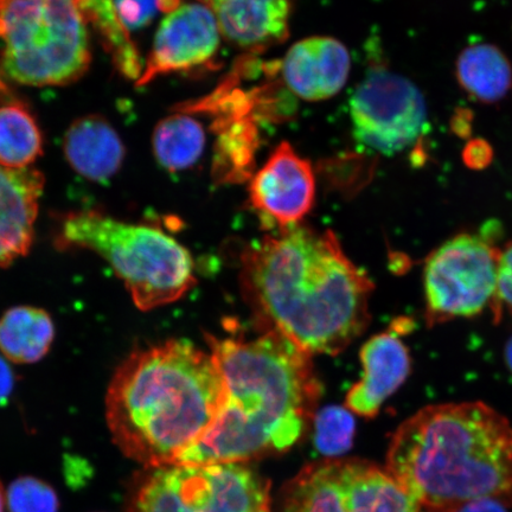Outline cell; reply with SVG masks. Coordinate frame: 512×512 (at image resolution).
<instances>
[{"instance_id": "6da1fadb", "label": "cell", "mask_w": 512, "mask_h": 512, "mask_svg": "<svg viewBox=\"0 0 512 512\" xmlns=\"http://www.w3.org/2000/svg\"><path fill=\"white\" fill-rule=\"evenodd\" d=\"M240 283L260 328L311 356L341 354L370 323L374 283L330 230L298 224L254 242Z\"/></svg>"}, {"instance_id": "7a4b0ae2", "label": "cell", "mask_w": 512, "mask_h": 512, "mask_svg": "<svg viewBox=\"0 0 512 512\" xmlns=\"http://www.w3.org/2000/svg\"><path fill=\"white\" fill-rule=\"evenodd\" d=\"M207 341L226 400L213 427L177 465L243 463L296 444L322 394L311 355L277 332Z\"/></svg>"}, {"instance_id": "3957f363", "label": "cell", "mask_w": 512, "mask_h": 512, "mask_svg": "<svg viewBox=\"0 0 512 512\" xmlns=\"http://www.w3.org/2000/svg\"><path fill=\"white\" fill-rule=\"evenodd\" d=\"M226 400L210 352L171 339L132 352L115 371L106 395L114 444L150 469L177 465L203 439Z\"/></svg>"}, {"instance_id": "277c9868", "label": "cell", "mask_w": 512, "mask_h": 512, "mask_svg": "<svg viewBox=\"0 0 512 512\" xmlns=\"http://www.w3.org/2000/svg\"><path fill=\"white\" fill-rule=\"evenodd\" d=\"M387 471L431 511L479 499L512 507V426L480 401L427 406L393 434Z\"/></svg>"}, {"instance_id": "5b68a950", "label": "cell", "mask_w": 512, "mask_h": 512, "mask_svg": "<svg viewBox=\"0 0 512 512\" xmlns=\"http://www.w3.org/2000/svg\"><path fill=\"white\" fill-rule=\"evenodd\" d=\"M59 243L102 256L142 311L177 302L196 283L188 249L157 227L82 211L64 220Z\"/></svg>"}, {"instance_id": "8992f818", "label": "cell", "mask_w": 512, "mask_h": 512, "mask_svg": "<svg viewBox=\"0 0 512 512\" xmlns=\"http://www.w3.org/2000/svg\"><path fill=\"white\" fill-rule=\"evenodd\" d=\"M80 0H0V69L22 85H68L91 63Z\"/></svg>"}, {"instance_id": "52a82bcc", "label": "cell", "mask_w": 512, "mask_h": 512, "mask_svg": "<svg viewBox=\"0 0 512 512\" xmlns=\"http://www.w3.org/2000/svg\"><path fill=\"white\" fill-rule=\"evenodd\" d=\"M270 484L241 463L157 467L128 512H270Z\"/></svg>"}, {"instance_id": "ba28073f", "label": "cell", "mask_w": 512, "mask_h": 512, "mask_svg": "<svg viewBox=\"0 0 512 512\" xmlns=\"http://www.w3.org/2000/svg\"><path fill=\"white\" fill-rule=\"evenodd\" d=\"M501 249L484 235L460 234L435 249L425 262L428 326L494 312Z\"/></svg>"}, {"instance_id": "9c48e42d", "label": "cell", "mask_w": 512, "mask_h": 512, "mask_svg": "<svg viewBox=\"0 0 512 512\" xmlns=\"http://www.w3.org/2000/svg\"><path fill=\"white\" fill-rule=\"evenodd\" d=\"M284 512H418L420 505L380 466L361 459L323 460L286 485Z\"/></svg>"}, {"instance_id": "30bf717a", "label": "cell", "mask_w": 512, "mask_h": 512, "mask_svg": "<svg viewBox=\"0 0 512 512\" xmlns=\"http://www.w3.org/2000/svg\"><path fill=\"white\" fill-rule=\"evenodd\" d=\"M355 138L383 155L418 143L427 123L424 96L413 83L386 67L373 66L350 101Z\"/></svg>"}, {"instance_id": "8fae6325", "label": "cell", "mask_w": 512, "mask_h": 512, "mask_svg": "<svg viewBox=\"0 0 512 512\" xmlns=\"http://www.w3.org/2000/svg\"><path fill=\"white\" fill-rule=\"evenodd\" d=\"M220 42L219 23L203 0L179 5L160 23L137 86L204 66L216 56Z\"/></svg>"}, {"instance_id": "7c38bea8", "label": "cell", "mask_w": 512, "mask_h": 512, "mask_svg": "<svg viewBox=\"0 0 512 512\" xmlns=\"http://www.w3.org/2000/svg\"><path fill=\"white\" fill-rule=\"evenodd\" d=\"M316 200V177L309 160L283 142L249 185V201L268 228L298 226Z\"/></svg>"}, {"instance_id": "4fadbf2b", "label": "cell", "mask_w": 512, "mask_h": 512, "mask_svg": "<svg viewBox=\"0 0 512 512\" xmlns=\"http://www.w3.org/2000/svg\"><path fill=\"white\" fill-rule=\"evenodd\" d=\"M350 54L332 37H310L287 51L281 74L286 86L298 98L322 101L337 95L347 83Z\"/></svg>"}, {"instance_id": "5bb4252c", "label": "cell", "mask_w": 512, "mask_h": 512, "mask_svg": "<svg viewBox=\"0 0 512 512\" xmlns=\"http://www.w3.org/2000/svg\"><path fill=\"white\" fill-rule=\"evenodd\" d=\"M361 362L362 379L349 390L345 405L350 412L373 419L411 374V355L399 332L387 331L363 345Z\"/></svg>"}, {"instance_id": "9a60e30c", "label": "cell", "mask_w": 512, "mask_h": 512, "mask_svg": "<svg viewBox=\"0 0 512 512\" xmlns=\"http://www.w3.org/2000/svg\"><path fill=\"white\" fill-rule=\"evenodd\" d=\"M43 187L41 172L0 166V267L29 252Z\"/></svg>"}, {"instance_id": "2e32d148", "label": "cell", "mask_w": 512, "mask_h": 512, "mask_svg": "<svg viewBox=\"0 0 512 512\" xmlns=\"http://www.w3.org/2000/svg\"><path fill=\"white\" fill-rule=\"evenodd\" d=\"M219 23L221 35L245 49L258 50L288 36L293 0H203Z\"/></svg>"}, {"instance_id": "e0dca14e", "label": "cell", "mask_w": 512, "mask_h": 512, "mask_svg": "<svg viewBox=\"0 0 512 512\" xmlns=\"http://www.w3.org/2000/svg\"><path fill=\"white\" fill-rule=\"evenodd\" d=\"M68 163L93 182H106L120 170L125 147L104 118L89 115L75 121L64 138Z\"/></svg>"}, {"instance_id": "ac0fdd59", "label": "cell", "mask_w": 512, "mask_h": 512, "mask_svg": "<svg viewBox=\"0 0 512 512\" xmlns=\"http://www.w3.org/2000/svg\"><path fill=\"white\" fill-rule=\"evenodd\" d=\"M457 79L464 91L483 104H495L512 86L508 57L492 44L466 48L457 60Z\"/></svg>"}, {"instance_id": "d6986e66", "label": "cell", "mask_w": 512, "mask_h": 512, "mask_svg": "<svg viewBox=\"0 0 512 512\" xmlns=\"http://www.w3.org/2000/svg\"><path fill=\"white\" fill-rule=\"evenodd\" d=\"M55 335L53 320L46 311L18 306L0 319V350L12 362L27 364L48 354Z\"/></svg>"}, {"instance_id": "ffe728a7", "label": "cell", "mask_w": 512, "mask_h": 512, "mask_svg": "<svg viewBox=\"0 0 512 512\" xmlns=\"http://www.w3.org/2000/svg\"><path fill=\"white\" fill-rule=\"evenodd\" d=\"M153 152L158 163L171 172L194 166L206 149V132L200 121L188 114H172L153 132Z\"/></svg>"}, {"instance_id": "44dd1931", "label": "cell", "mask_w": 512, "mask_h": 512, "mask_svg": "<svg viewBox=\"0 0 512 512\" xmlns=\"http://www.w3.org/2000/svg\"><path fill=\"white\" fill-rule=\"evenodd\" d=\"M42 134L22 105L0 107V166L25 169L41 156Z\"/></svg>"}, {"instance_id": "7402d4cb", "label": "cell", "mask_w": 512, "mask_h": 512, "mask_svg": "<svg viewBox=\"0 0 512 512\" xmlns=\"http://www.w3.org/2000/svg\"><path fill=\"white\" fill-rule=\"evenodd\" d=\"M83 14L104 38L115 67L128 79L137 80L143 73L144 62L130 34L120 23L113 0H80Z\"/></svg>"}, {"instance_id": "603a6c76", "label": "cell", "mask_w": 512, "mask_h": 512, "mask_svg": "<svg viewBox=\"0 0 512 512\" xmlns=\"http://www.w3.org/2000/svg\"><path fill=\"white\" fill-rule=\"evenodd\" d=\"M356 424L349 409L330 406L315 416V445L328 457L347 453L355 437Z\"/></svg>"}, {"instance_id": "cb8c5ba5", "label": "cell", "mask_w": 512, "mask_h": 512, "mask_svg": "<svg viewBox=\"0 0 512 512\" xmlns=\"http://www.w3.org/2000/svg\"><path fill=\"white\" fill-rule=\"evenodd\" d=\"M10 512H59L56 492L43 480L21 477L12 482L6 495Z\"/></svg>"}, {"instance_id": "d4e9b609", "label": "cell", "mask_w": 512, "mask_h": 512, "mask_svg": "<svg viewBox=\"0 0 512 512\" xmlns=\"http://www.w3.org/2000/svg\"><path fill=\"white\" fill-rule=\"evenodd\" d=\"M115 11L123 27L137 30L146 27L162 11L160 0H113Z\"/></svg>"}, {"instance_id": "484cf974", "label": "cell", "mask_w": 512, "mask_h": 512, "mask_svg": "<svg viewBox=\"0 0 512 512\" xmlns=\"http://www.w3.org/2000/svg\"><path fill=\"white\" fill-rule=\"evenodd\" d=\"M504 309L512 316V242L499 253L494 315L501 316Z\"/></svg>"}, {"instance_id": "4316f807", "label": "cell", "mask_w": 512, "mask_h": 512, "mask_svg": "<svg viewBox=\"0 0 512 512\" xmlns=\"http://www.w3.org/2000/svg\"><path fill=\"white\" fill-rule=\"evenodd\" d=\"M492 149L484 140H475L467 144L464 150V162L469 168L482 170L491 163Z\"/></svg>"}, {"instance_id": "83f0119b", "label": "cell", "mask_w": 512, "mask_h": 512, "mask_svg": "<svg viewBox=\"0 0 512 512\" xmlns=\"http://www.w3.org/2000/svg\"><path fill=\"white\" fill-rule=\"evenodd\" d=\"M507 505L496 501V499H479L458 510L457 512H508Z\"/></svg>"}, {"instance_id": "f1b7e54d", "label": "cell", "mask_w": 512, "mask_h": 512, "mask_svg": "<svg viewBox=\"0 0 512 512\" xmlns=\"http://www.w3.org/2000/svg\"><path fill=\"white\" fill-rule=\"evenodd\" d=\"M14 387V375L3 358H0V403L9 398Z\"/></svg>"}, {"instance_id": "f546056e", "label": "cell", "mask_w": 512, "mask_h": 512, "mask_svg": "<svg viewBox=\"0 0 512 512\" xmlns=\"http://www.w3.org/2000/svg\"><path fill=\"white\" fill-rule=\"evenodd\" d=\"M504 358H505V363H507V366L512 373V336L510 337L507 344H505Z\"/></svg>"}, {"instance_id": "4dcf8cb0", "label": "cell", "mask_w": 512, "mask_h": 512, "mask_svg": "<svg viewBox=\"0 0 512 512\" xmlns=\"http://www.w3.org/2000/svg\"><path fill=\"white\" fill-rule=\"evenodd\" d=\"M5 499L3 485L0 483V512H4Z\"/></svg>"}]
</instances>
